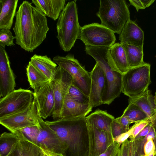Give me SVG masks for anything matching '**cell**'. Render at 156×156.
<instances>
[{"instance_id":"1","label":"cell","mask_w":156,"mask_h":156,"mask_svg":"<svg viewBox=\"0 0 156 156\" xmlns=\"http://www.w3.org/2000/svg\"><path fill=\"white\" fill-rule=\"evenodd\" d=\"M49 29L46 16L31 3L23 1L16 12L13 28L16 44L33 52L46 38Z\"/></svg>"},{"instance_id":"2","label":"cell","mask_w":156,"mask_h":156,"mask_svg":"<svg viewBox=\"0 0 156 156\" xmlns=\"http://www.w3.org/2000/svg\"><path fill=\"white\" fill-rule=\"evenodd\" d=\"M46 122L62 141L65 148L63 156H88L89 141L86 117L61 118Z\"/></svg>"},{"instance_id":"3","label":"cell","mask_w":156,"mask_h":156,"mask_svg":"<svg viewBox=\"0 0 156 156\" xmlns=\"http://www.w3.org/2000/svg\"><path fill=\"white\" fill-rule=\"evenodd\" d=\"M109 47L85 46V51L95 60L103 69L105 75V86L102 104L110 105L122 92V74L117 71L109 54Z\"/></svg>"},{"instance_id":"4","label":"cell","mask_w":156,"mask_h":156,"mask_svg":"<svg viewBox=\"0 0 156 156\" xmlns=\"http://www.w3.org/2000/svg\"><path fill=\"white\" fill-rule=\"evenodd\" d=\"M76 1L67 3L62 12L56 23L57 35L61 49L69 51L78 39L80 28Z\"/></svg>"},{"instance_id":"5","label":"cell","mask_w":156,"mask_h":156,"mask_svg":"<svg viewBox=\"0 0 156 156\" xmlns=\"http://www.w3.org/2000/svg\"><path fill=\"white\" fill-rule=\"evenodd\" d=\"M96 15L102 25L119 34L130 19V12L124 0H100Z\"/></svg>"},{"instance_id":"6","label":"cell","mask_w":156,"mask_h":156,"mask_svg":"<svg viewBox=\"0 0 156 156\" xmlns=\"http://www.w3.org/2000/svg\"><path fill=\"white\" fill-rule=\"evenodd\" d=\"M150 64L129 68L122 75V92L129 98H134L142 94L148 89L151 83Z\"/></svg>"},{"instance_id":"7","label":"cell","mask_w":156,"mask_h":156,"mask_svg":"<svg viewBox=\"0 0 156 156\" xmlns=\"http://www.w3.org/2000/svg\"><path fill=\"white\" fill-rule=\"evenodd\" d=\"M53 61L68 72L73 78L74 84L89 96L91 82L90 74L75 58L73 55L68 54L65 56L56 55L53 58Z\"/></svg>"},{"instance_id":"8","label":"cell","mask_w":156,"mask_h":156,"mask_svg":"<svg viewBox=\"0 0 156 156\" xmlns=\"http://www.w3.org/2000/svg\"><path fill=\"white\" fill-rule=\"evenodd\" d=\"M78 39L85 46L98 47H110L116 41L113 32L98 23L81 27Z\"/></svg>"},{"instance_id":"9","label":"cell","mask_w":156,"mask_h":156,"mask_svg":"<svg viewBox=\"0 0 156 156\" xmlns=\"http://www.w3.org/2000/svg\"><path fill=\"white\" fill-rule=\"evenodd\" d=\"M34 92L21 88L15 90L0 99V118L24 111L31 105Z\"/></svg>"},{"instance_id":"10","label":"cell","mask_w":156,"mask_h":156,"mask_svg":"<svg viewBox=\"0 0 156 156\" xmlns=\"http://www.w3.org/2000/svg\"><path fill=\"white\" fill-rule=\"evenodd\" d=\"M40 115L38 105L35 97L30 106L22 112L0 118V123L12 133L27 127L38 126Z\"/></svg>"},{"instance_id":"11","label":"cell","mask_w":156,"mask_h":156,"mask_svg":"<svg viewBox=\"0 0 156 156\" xmlns=\"http://www.w3.org/2000/svg\"><path fill=\"white\" fill-rule=\"evenodd\" d=\"M38 121L39 133L35 144L56 155L63 156L64 146L56 133L44 121L40 115Z\"/></svg>"},{"instance_id":"12","label":"cell","mask_w":156,"mask_h":156,"mask_svg":"<svg viewBox=\"0 0 156 156\" xmlns=\"http://www.w3.org/2000/svg\"><path fill=\"white\" fill-rule=\"evenodd\" d=\"M73 81V77L68 72L59 66L57 67L55 79L53 80L55 106L52 115L54 120L61 118L65 93Z\"/></svg>"},{"instance_id":"13","label":"cell","mask_w":156,"mask_h":156,"mask_svg":"<svg viewBox=\"0 0 156 156\" xmlns=\"http://www.w3.org/2000/svg\"><path fill=\"white\" fill-rule=\"evenodd\" d=\"M87 127L89 141L88 156H99L114 142V138L111 133L99 129L87 123Z\"/></svg>"},{"instance_id":"14","label":"cell","mask_w":156,"mask_h":156,"mask_svg":"<svg viewBox=\"0 0 156 156\" xmlns=\"http://www.w3.org/2000/svg\"><path fill=\"white\" fill-rule=\"evenodd\" d=\"M14 74L5 48L0 45V96L5 97L14 90Z\"/></svg>"},{"instance_id":"15","label":"cell","mask_w":156,"mask_h":156,"mask_svg":"<svg viewBox=\"0 0 156 156\" xmlns=\"http://www.w3.org/2000/svg\"><path fill=\"white\" fill-rule=\"evenodd\" d=\"M34 94L41 117L45 119L52 115L55 106L53 80H49Z\"/></svg>"},{"instance_id":"16","label":"cell","mask_w":156,"mask_h":156,"mask_svg":"<svg viewBox=\"0 0 156 156\" xmlns=\"http://www.w3.org/2000/svg\"><path fill=\"white\" fill-rule=\"evenodd\" d=\"M90 75L91 82L89 97L90 104L93 108L102 104L105 78L103 69L97 62L90 73Z\"/></svg>"},{"instance_id":"17","label":"cell","mask_w":156,"mask_h":156,"mask_svg":"<svg viewBox=\"0 0 156 156\" xmlns=\"http://www.w3.org/2000/svg\"><path fill=\"white\" fill-rule=\"evenodd\" d=\"M13 133L17 135L19 140L7 156H44L42 149L21 131L17 130Z\"/></svg>"},{"instance_id":"18","label":"cell","mask_w":156,"mask_h":156,"mask_svg":"<svg viewBox=\"0 0 156 156\" xmlns=\"http://www.w3.org/2000/svg\"><path fill=\"white\" fill-rule=\"evenodd\" d=\"M119 38L121 44L143 46L144 31L135 21L130 19L125 24Z\"/></svg>"},{"instance_id":"19","label":"cell","mask_w":156,"mask_h":156,"mask_svg":"<svg viewBox=\"0 0 156 156\" xmlns=\"http://www.w3.org/2000/svg\"><path fill=\"white\" fill-rule=\"evenodd\" d=\"M67 90L65 95L61 118L86 117L92 110L93 107L91 105L81 104L74 101L69 96Z\"/></svg>"},{"instance_id":"20","label":"cell","mask_w":156,"mask_h":156,"mask_svg":"<svg viewBox=\"0 0 156 156\" xmlns=\"http://www.w3.org/2000/svg\"><path fill=\"white\" fill-rule=\"evenodd\" d=\"M32 3L45 16L54 20L58 18L66 5L65 0H32Z\"/></svg>"},{"instance_id":"21","label":"cell","mask_w":156,"mask_h":156,"mask_svg":"<svg viewBox=\"0 0 156 156\" xmlns=\"http://www.w3.org/2000/svg\"><path fill=\"white\" fill-rule=\"evenodd\" d=\"M18 0H0V29L9 30L16 14Z\"/></svg>"},{"instance_id":"22","label":"cell","mask_w":156,"mask_h":156,"mask_svg":"<svg viewBox=\"0 0 156 156\" xmlns=\"http://www.w3.org/2000/svg\"><path fill=\"white\" fill-rule=\"evenodd\" d=\"M109 54L113 62L115 68L123 75L129 69L126 53L120 43H115L109 48Z\"/></svg>"},{"instance_id":"23","label":"cell","mask_w":156,"mask_h":156,"mask_svg":"<svg viewBox=\"0 0 156 156\" xmlns=\"http://www.w3.org/2000/svg\"><path fill=\"white\" fill-rule=\"evenodd\" d=\"M30 62L49 80H55L57 65L50 58L46 55L34 54L30 58Z\"/></svg>"},{"instance_id":"24","label":"cell","mask_w":156,"mask_h":156,"mask_svg":"<svg viewBox=\"0 0 156 156\" xmlns=\"http://www.w3.org/2000/svg\"><path fill=\"white\" fill-rule=\"evenodd\" d=\"M87 122L101 130L111 132V127L115 118L106 111L97 109L86 117Z\"/></svg>"},{"instance_id":"25","label":"cell","mask_w":156,"mask_h":156,"mask_svg":"<svg viewBox=\"0 0 156 156\" xmlns=\"http://www.w3.org/2000/svg\"><path fill=\"white\" fill-rule=\"evenodd\" d=\"M129 103L136 105L150 117L156 113V107L154 102V96L148 89L140 96L134 98H129Z\"/></svg>"},{"instance_id":"26","label":"cell","mask_w":156,"mask_h":156,"mask_svg":"<svg viewBox=\"0 0 156 156\" xmlns=\"http://www.w3.org/2000/svg\"><path fill=\"white\" fill-rule=\"evenodd\" d=\"M121 44L125 50L129 68L137 67L146 63L143 60V46Z\"/></svg>"},{"instance_id":"27","label":"cell","mask_w":156,"mask_h":156,"mask_svg":"<svg viewBox=\"0 0 156 156\" xmlns=\"http://www.w3.org/2000/svg\"><path fill=\"white\" fill-rule=\"evenodd\" d=\"M26 71L28 81L34 92L37 91L42 86L49 80L30 61L26 68Z\"/></svg>"},{"instance_id":"28","label":"cell","mask_w":156,"mask_h":156,"mask_svg":"<svg viewBox=\"0 0 156 156\" xmlns=\"http://www.w3.org/2000/svg\"><path fill=\"white\" fill-rule=\"evenodd\" d=\"M19 140L15 133L4 132L0 136V156H7Z\"/></svg>"},{"instance_id":"29","label":"cell","mask_w":156,"mask_h":156,"mask_svg":"<svg viewBox=\"0 0 156 156\" xmlns=\"http://www.w3.org/2000/svg\"><path fill=\"white\" fill-rule=\"evenodd\" d=\"M122 115L127 117L133 123L140 122L149 118L140 108L131 103H129Z\"/></svg>"},{"instance_id":"30","label":"cell","mask_w":156,"mask_h":156,"mask_svg":"<svg viewBox=\"0 0 156 156\" xmlns=\"http://www.w3.org/2000/svg\"><path fill=\"white\" fill-rule=\"evenodd\" d=\"M67 91L71 98L76 102L81 104H90L89 96L77 87L73 83V81L69 86Z\"/></svg>"},{"instance_id":"31","label":"cell","mask_w":156,"mask_h":156,"mask_svg":"<svg viewBox=\"0 0 156 156\" xmlns=\"http://www.w3.org/2000/svg\"><path fill=\"white\" fill-rule=\"evenodd\" d=\"M16 39L9 30L0 29V45L5 47L6 46H12L14 45V40Z\"/></svg>"},{"instance_id":"32","label":"cell","mask_w":156,"mask_h":156,"mask_svg":"<svg viewBox=\"0 0 156 156\" xmlns=\"http://www.w3.org/2000/svg\"><path fill=\"white\" fill-rule=\"evenodd\" d=\"M154 115L145 119L135 122L133 126V127L131 134L129 138V140L131 141H133L136 136L141 130L152 122Z\"/></svg>"},{"instance_id":"33","label":"cell","mask_w":156,"mask_h":156,"mask_svg":"<svg viewBox=\"0 0 156 156\" xmlns=\"http://www.w3.org/2000/svg\"><path fill=\"white\" fill-rule=\"evenodd\" d=\"M18 130L21 131L28 138L35 144L39 133L38 126L27 127Z\"/></svg>"},{"instance_id":"34","label":"cell","mask_w":156,"mask_h":156,"mask_svg":"<svg viewBox=\"0 0 156 156\" xmlns=\"http://www.w3.org/2000/svg\"><path fill=\"white\" fill-rule=\"evenodd\" d=\"M133 141L128 139L121 145L117 156H132Z\"/></svg>"},{"instance_id":"35","label":"cell","mask_w":156,"mask_h":156,"mask_svg":"<svg viewBox=\"0 0 156 156\" xmlns=\"http://www.w3.org/2000/svg\"><path fill=\"white\" fill-rule=\"evenodd\" d=\"M143 139L136 140L133 141L132 156H144Z\"/></svg>"},{"instance_id":"36","label":"cell","mask_w":156,"mask_h":156,"mask_svg":"<svg viewBox=\"0 0 156 156\" xmlns=\"http://www.w3.org/2000/svg\"><path fill=\"white\" fill-rule=\"evenodd\" d=\"M144 156L152 154L155 155L156 147L154 139L151 138L146 140L144 146Z\"/></svg>"},{"instance_id":"37","label":"cell","mask_w":156,"mask_h":156,"mask_svg":"<svg viewBox=\"0 0 156 156\" xmlns=\"http://www.w3.org/2000/svg\"><path fill=\"white\" fill-rule=\"evenodd\" d=\"M121 145L114 142L106 150L99 156H117Z\"/></svg>"},{"instance_id":"38","label":"cell","mask_w":156,"mask_h":156,"mask_svg":"<svg viewBox=\"0 0 156 156\" xmlns=\"http://www.w3.org/2000/svg\"><path fill=\"white\" fill-rule=\"evenodd\" d=\"M124 133L128 131L130 128L129 125L133 122L126 116L122 115L120 117L116 118Z\"/></svg>"},{"instance_id":"39","label":"cell","mask_w":156,"mask_h":156,"mask_svg":"<svg viewBox=\"0 0 156 156\" xmlns=\"http://www.w3.org/2000/svg\"><path fill=\"white\" fill-rule=\"evenodd\" d=\"M111 132L114 138L124 133L120 125L116 119H115L112 122Z\"/></svg>"},{"instance_id":"40","label":"cell","mask_w":156,"mask_h":156,"mask_svg":"<svg viewBox=\"0 0 156 156\" xmlns=\"http://www.w3.org/2000/svg\"><path fill=\"white\" fill-rule=\"evenodd\" d=\"M133 126L131 127L129 130L126 132L122 133L119 135L114 138V141L119 145H121L126 140L128 139L131 135L133 129Z\"/></svg>"},{"instance_id":"41","label":"cell","mask_w":156,"mask_h":156,"mask_svg":"<svg viewBox=\"0 0 156 156\" xmlns=\"http://www.w3.org/2000/svg\"><path fill=\"white\" fill-rule=\"evenodd\" d=\"M152 121L151 122L149 123L143 129L141 130V131L136 136L134 140L140 139L143 140L144 138L148 134L150 130L152 124Z\"/></svg>"},{"instance_id":"42","label":"cell","mask_w":156,"mask_h":156,"mask_svg":"<svg viewBox=\"0 0 156 156\" xmlns=\"http://www.w3.org/2000/svg\"><path fill=\"white\" fill-rule=\"evenodd\" d=\"M130 4L134 6L137 11L140 9H144V8L140 0H129Z\"/></svg>"},{"instance_id":"43","label":"cell","mask_w":156,"mask_h":156,"mask_svg":"<svg viewBox=\"0 0 156 156\" xmlns=\"http://www.w3.org/2000/svg\"><path fill=\"white\" fill-rule=\"evenodd\" d=\"M144 9L151 5L154 2V0H140Z\"/></svg>"},{"instance_id":"44","label":"cell","mask_w":156,"mask_h":156,"mask_svg":"<svg viewBox=\"0 0 156 156\" xmlns=\"http://www.w3.org/2000/svg\"><path fill=\"white\" fill-rule=\"evenodd\" d=\"M153 122L154 124V125L155 129V147H156V154H155V156H156V113L153 119Z\"/></svg>"},{"instance_id":"45","label":"cell","mask_w":156,"mask_h":156,"mask_svg":"<svg viewBox=\"0 0 156 156\" xmlns=\"http://www.w3.org/2000/svg\"><path fill=\"white\" fill-rule=\"evenodd\" d=\"M44 156H56V155L48 151L42 149Z\"/></svg>"},{"instance_id":"46","label":"cell","mask_w":156,"mask_h":156,"mask_svg":"<svg viewBox=\"0 0 156 156\" xmlns=\"http://www.w3.org/2000/svg\"><path fill=\"white\" fill-rule=\"evenodd\" d=\"M154 102L156 107V92L155 93V95L154 96Z\"/></svg>"},{"instance_id":"47","label":"cell","mask_w":156,"mask_h":156,"mask_svg":"<svg viewBox=\"0 0 156 156\" xmlns=\"http://www.w3.org/2000/svg\"><path fill=\"white\" fill-rule=\"evenodd\" d=\"M155 156V155H154V154H152V155H148V156Z\"/></svg>"},{"instance_id":"48","label":"cell","mask_w":156,"mask_h":156,"mask_svg":"<svg viewBox=\"0 0 156 156\" xmlns=\"http://www.w3.org/2000/svg\"><path fill=\"white\" fill-rule=\"evenodd\" d=\"M56 156H59L56 155Z\"/></svg>"}]
</instances>
